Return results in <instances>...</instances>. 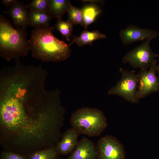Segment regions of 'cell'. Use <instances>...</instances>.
I'll list each match as a JSON object with an SVG mask.
<instances>
[{"label": "cell", "instance_id": "cell-1", "mask_svg": "<svg viewBox=\"0 0 159 159\" xmlns=\"http://www.w3.org/2000/svg\"><path fill=\"white\" fill-rule=\"evenodd\" d=\"M60 91L34 83L18 85L0 97V143L4 150L28 155L55 146L65 110Z\"/></svg>", "mask_w": 159, "mask_h": 159}, {"label": "cell", "instance_id": "cell-2", "mask_svg": "<svg viewBox=\"0 0 159 159\" xmlns=\"http://www.w3.org/2000/svg\"><path fill=\"white\" fill-rule=\"evenodd\" d=\"M55 27L49 26L35 28L28 42L32 56L45 62L64 60L70 55V46L53 33Z\"/></svg>", "mask_w": 159, "mask_h": 159}, {"label": "cell", "instance_id": "cell-3", "mask_svg": "<svg viewBox=\"0 0 159 159\" xmlns=\"http://www.w3.org/2000/svg\"><path fill=\"white\" fill-rule=\"evenodd\" d=\"M26 29L15 28L0 15V56L8 61L26 56L30 51Z\"/></svg>", "mask_w": 159, "mask_h": 159}, {"label": "cell", "instance_id": "cell-4", "mask_svg": "<svg viewBox=\"0 0 159 159\" xmlns=\"http://www.w3.org/2000/svg\"><path fill=\"white\" fill-rule=\"evenodd\" d=\"M70 123L80 134L89 137L99 135L107 126L103 112L97 108L89 107H82L73 112Z\"/></svg>", "mask_w": 159, "mask_h": 159}, {"label": "cell", "instance_id": "cell-5", "mask_svg": "<svg viewBox=\"0 0 159 159\" xmlns=\"http://www.w3.org/2000/svg\"><path fill=\"white\" fill-rule=\"evenodd\" d=\"M120 71L121 78L116 85L109 89L108 94L117 95L132 103L138 102L137 95L138 80L135 71L122 68H120Z\"/></svg>", "mask_w": 159, "mask_h": 159}, {"label": "cell", "instance_id": "cell-6", "mask_svg": "<svg viewBox=\"0 0 159 159\" xmlns=\"http://www.w3.org/2000/svg\"><path fill=\"white\" fill-rule=\"evenodd\" d=\"M152 39H148L141 45L128 52L123 57L122 62L129 63L133 68L141 70L148 69L156 59L157 54L152 50L150 46Z\"/></svg>", "mask_w": 159, "mask_h": 159}, {"label": "cell", "instance_id": "cell-7", "mask_svg": "<svg viewBox=\"0 0 159 159\" xmlns=\"http://www.w3.org/2000/svg\"><path fill=\"white\" fill-rule=\"evenodd\" d=\"M156 59L147 70H141L137 74L138 84L137 97L140 99L159 91V77L157 75Z\"/></svg>", "mask_w": 159, "mask_h": 159}, {"label": "cell", "instance_id": "cell-8", "mask_svg": "<svg viewBox=\"0 0 159 159\" xmlns=\"http://www.w3.org/2000/svg\"><path fill=\"white\" fill-rule=\"evenodd\" d=\"M96 145L97 159H125L124 146L114 136L107 135L101 137Z\"/></svg>", "mask_w": 159, "mask_h": 159}, {"label": "cell", "instance_id": "cell-9", "mask_svg": "<svg viewBox=\"0 0 159 159\" xmlns=\"http://www.w3.org/2000/svg\"><path fill=\"white\" fill-rule=\"evenodd\" d=\"M119 35L122 43L128 45L140 41L156 38L159 36V33L155 30L142 28L131 24L121 29Z\"/></svg>", "mask_w": 159, "mask_h": 159}, {"label": "cell", "instance_id": "cell-10", "mask_svg": "<svg viewBox=\"0 0 159 159\" xmlns=\"http://www.w3.org/2000/svg\"><path fill=\"white\" fill-rule=\"evenodd\" d=\"M67 159H97L96 145L92 140L83 137Z\"/></svg>", "mask_w": 159, "mask_h": 159}, {"label": "cell", "instance_id": "cell-11", "mask_svg": "<svg viewBox=\"0 0 159 159\" xmlns=\"http://www.w3.org/2000/svg\"><path fill=\"white\" fill-rule=\"evenodd\" d=\"M80 135L72 127L67 129L55 146L59 155H64L71 154L77 146Z\"/></svg>", "mask_w": 159, "mask_h": 159}, {"label": "cell", "instance_id": "cell-12", "mask_svg": "<svg viewBox=\"0 0 159 159\" xmlns=\"http://www.w3.org/2000/svg\"><path fill=\"white\" fill-rule=\"evenodd\" d=\"M29 13L25 5L18 1L10 6L5 12L11 18L16 28L26 29L29 25Z\"/></svg>", "mask_w": 159, "mask_h": 159}, {"label": "cell", "instance_id": "cell-13", "mask_svg": "<svg viewBox=\"0 0 159 159\" xmlns=\"http://www.w3.org/2000/svg\"><path fill=\"white\" fill-rule=\"evenodd\" d=\"M106 36L98 30L90 31L87 29L83 30L78 36H74L69 45L70 46L75 43L79 46L85 45H92L95 41L105 39Z\"/></svg>", "mask_w": 159, "mask_h": 159}, {"label": "cell", "instance_id": "cell-14", "mask_svg": "<svg viewBox=\"0 0 159 159\" xmlns=\"http://www.w3.org/2000/svg\"><path fill=\"white\" fill-rule=\"evenodd\" d=\"M71 4L68 0H48L47 12L53 17L62 19Z\"/></svg>", "mask_w": 159, "mask_h": 159}, {"label": "cell", "instance_id": "cell-15", "mask_svg": "<svg viewBox=\"0 0 159 159\" xmlns=\"http://www.w3.org/2000/svg\"><path fill=\"white\" fill-rule=\"evenodd\" d=\"M53 18L47 12L30 10L28 16L29 24L35 28L48 26Z\"/></svg>", "mask_w": 159, "mask_h": 159}, {"label": "cell", "instance_id": "cell-16", "mask_svg": "<svg viewBox=\"0 0 159 159\" xmlns=\"http://www.w3.org/2000/svg\"><path fill=\"white\" fill-rule=\"evenodd\" d=\"M83 19V26L87 27L94 22L96 17L101 13L102 10L97 6L90 3L86 5L81 9Z\"/></svg>", "mask_w": 159, "mask_h": 159}, {"label": "cell", "instance_id": "cell-17", "mask_svg": "<svg viewBox=\"0 0 159 159\" xmlns=\"http://www.w3.org/2000/svg\"><path fill=\"white\" fill-rule=\"evenodd\" d=\"M59 154L55 146L39 150L28 155V159H57Z\"/></svg>", "mask_w": 159, "mask_h": 159}, {"label": "cell", "instance_id": "cell-18", "mask_svg": "<svg viewBox=\"0 0 159 159\" xmlns=\"http://www.w3.org/2000/svg\"><path fill=\"white\" fill-rule=\"evenodd\" d=\"M74 25L68 19L64 21L62 19H57L55 27L67 40L69 41L70 37L72 34Z\"/></svg>", "mask_w": 159, "mask_h": 159}, {"label": "cell", "instance_id": "cell-19", "mask_svg": "<svg viewBox=\"0 0 159 159\" xmlns=\"http://www.w3.org/2000/svg\"><path fill=\"white\" fill-rule=\"evenodd\" d=\"M68 19L74 24L83 26V19L81 9L74 6L71 4L68 10Z\"/></svg>", "mask_w": 159, "mask_h": 159}, {"label": "cell", "instance_id": "cell-20", "mask_svg": "<svg viewBox=\"0 0 159 159\" xmlns=\"http://www.w3.org/2000/svg\"><path fill=\"white\" fill-rule=\"evenodd\" d=\"M48 0H33L25 5L30 10L47 12Z\"/></svg>", "mask_w": 159, "mask_h": 159}, {"label": "cell", "instance_id": "cell-21", "mask_svg": "<svg viewBox=\"0 0 159 159\" xmlns=\"http://www.w3.org/2000/svg\"><path fill=\"white\" fill-rule=\"evenodd\" d=\"M0 159H28L27 155L3 150L1 153Z\"/></svg>", "mask_w": 159, "mask_h": 159}, {"label": "cell", "instance_id": "cell-22", "mask_svg": "<svg viewBox=\"0 0 159 159\" xmlns=\"http://www.w3.org/2000/svg\"><path fill=\"white\" fill-rule=\"evenodd\" d=\"M17 1L16 0H2L1 2L6 7L10 6L16 2Z\"/></svg>", "mask_w": 159, "mask_h": 159}, {"label": "cell", "instance_id": "cell-23", "mask_svg": "<svg viewBox=\"0 0 159 159\" xmlns=\"http://www.w3.org/2000/svg\"><path fill=\"white\" fill-rule=\"evenodd\" d=\"M157 57L159 58V61L158 64H157L156 70L157 74L158 75V77H159V54H157Z\"/></svg>", "mask_w": 159, "mask_h": 159}, {"label": "cell", "instance_id": "cell-24", "mask_svg": "<svg viewBox=\"0 0 159 159\" xmlns=\"http://www.w3.org/2000/svg\"><path fill=\"white\" fill-rule=\"evenodd\" d=\"M57 159H64L62 158H57Z\"/></svg>", "mask_w": 159, "mask_h": 159}]
</instances>
